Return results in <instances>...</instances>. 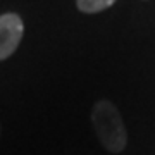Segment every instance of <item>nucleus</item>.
Instances as JSON below:
<instances>
[{"instance_id":"nucleus-2","label":"nucleus","mask_w":155,"mask_h":155,"mask_svg":"<svg viewBox=\"0 0 155 155\" xmlns=\"http://www.w3.org/2000/svg\"><path fill=\"white\" fill-rule=\"evenodd\" d=\"M24 35V24L17 14L0 16V61H5L16 52Z\"/></svg>"},{"instance_id":"nucleus-4","label":"nucleus","mask_w":155,"mask_h":155,"mask_svg":"<svg viewBox=\"0 0 155 155\" xmlns=\"http://www.w3.org/2000/svg\"><path fill=\"white\" fill-rule=\"evenodd\" d=\"M0 133H2V129H0Z\"/></svg>"},{"instance_id":"nucleus-3","label":"nucleus","mask_w":155,"mask_h":155,"mask_svg":"<svg viewBox=\"0 0 155 155\" xmlns=\"http://www.w3.org/2000/svg\"><path fill=\"white\" fill-rule=\"evenodd\" d=\"M116 0H76L78 9L84 14H95V12L105 11L110 5H114Z\"/></svg>"},{"instance_id":"nucleus-1","label":"nucleus","mask_w":155,"mask_h":155,"mask_svg":"<svg viewBox=\"0 0 155 155\" xmlns=\"http://www.w3.org/2000/svg\"><path fill=\"white\" fill-rule=\"evenodd\" d=\"M91 122H93L95 133L98 136L100 143L107 152L119 153L126 148V127H124L121 114L112 102L98 100L91 110Z\"/></svg>"}]
</instances>
